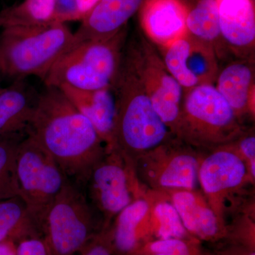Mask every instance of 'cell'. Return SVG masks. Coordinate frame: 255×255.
I'll use <instances>...</instances> for the list:
<instances>
[{
  "label": "cell",
  "instance_id": "9a60e30c",
  "mask_svg": "<svg viewBox=\"0 0 255 255\" xmlns=\"http://www.w3.org/2000/svg\"><path fill=\"white\" fill-rule=\"evenodd\" d=\"M143 0H100L82 18L73 45L112 38L127 26Z\"/></svg>",
  "mask_w": 255,
  "mask_h": 255
},
{
  "label": "cell",
  "instance_id": "d6986e66",
  "mask_svg": "<svg viewBox=\"0 0 255 255\" xmlns=\"http://www.w3.org/2000/svg\"><path fill=\"white\" fill-rule=\"evenodd\" d=\"M172 204L187 231L203 239H211L221 231V220L209 204L194 191L178 190Z\"/></svg>",
  "mask_w": 255,
  "mask_h": 255
},
{
  "label": "cell",
  "instance_id": "83f0119b",
  "mask_svg": "<svg viewBox=\"0 0 255 255\" xmlns=\"http://www.w3.org/2000/svg\"><path fill=\"white\" fill-rule=\"evenodd\" d=\"M233 147L245 159H248V168L252 179L255 177V137L254 134L243 133L232 142Z\"/></svg>",
  "mask_w": 255,
  "mask_h": 255
},
{
  "label": "cell",
  "instance_id": "e0dca14e",
  "mask_svg": "<svg viewBox=\"0 0 255 255\" xmlns=\"http://www.w3.org/2000/svg\"><path fill=\"white\" fill-rule=\"evenodd\" d=\"M98 132L108 149L112 144L117 103L113 87L86 91L63 85L58 87Z\"/></svg>",
  "mask_w": 255,
  "mask_h": 255
},
{
  "label": "cell",
  "instance_id": "30bf717a",
  "mask_svg": "<svg viewBox=\"0 0 255 255\" xmlns=\"http://www.w3.org/2000/svg\"><path fill=\"white\" fill-rule=\"evenodd\" d=\"M129 169L117 151L108 149L78 184L105 226L132 201Z\"/></svg>",
  "mask_w": 255,
  "mask_h": 255
},
{
  "label": "cell",
  "instance_id": "d4e9b609",
  "mask_svg": "<svg viewBox=\"0 0 255 255\" xmlns=\"http://www.w3.org/2000/svg\"><path fill=\"white\" fill-rule=\"evenodd\" d=\"M153 216L158 223V236L161 239H182L187 234L179 214L169 201H159L153 209Z\"/></svg>",
  "mask_w": 255,
  "mask_h": 255
},
{
  "label": "cell",
  "instance_id": "277c9868",
  "mask_svg": "<svg viewBox=\"0 0 255 255\" xmlns=\"http://www.w3.org/2000/svg\"><path fill=\"white\" fill-rule=\"evenodd\" d=\"M127 35L126 26L112 38L73 45L50 70L43 80L45 85H68L86 91L113 87L122 63Z\"/></svg>",
  "mask_w": 255,
  "mask_h": 255
},
{
  "label": "cell",
  "instance_id": "52a82bcc",
  "mask_svg": "<svg viewBox=\"0 0 255 255\" xmlns=\"http://www.w3.org/2000/svg\"><path fill=\"white\" fill-rule=\"evenodd\" d=\"M16 167L19 196L41 230L47 210L68 179L54 159L28 134L18 146Z\"/></svg>",
  "mask_w": 255,
  "mask_h": 255
},
{
  "label": "cell",
  "instance_id": "7402d4cb",
  "mask_svg": "<svg viewBox=\"0 0 255 255\" xmlns=\"http://www.w3.org/2000/svg\"><path fill=\"white\" fill-rule=\"evenodd\" d=\"M55 0H24L0 11V28L54 23Z\"/></svg>",
  "mask_w": 255,
  "mask_h": 255
},
{
  "label": "cell",
  "instance_id": "8fae6325",
  "mask_svg": "<svg viewBox=\"0 0 255 255\" xmlns=\"http://www.w3.org/2000/svg\"><path fill=\"white\" fill-rule=\"evenodd\" d=\"M164 65L184 92L204 85H214L219 58L212 47L187 33L162 48Z\"/></svg>",
  "mask_w": 255,
  "mask_h": 255
},
{
  "label": "cell",
  "instance_id": "484cf974",
  "mask_svg": "<svg viewBox=\"0 0 255 255\" xmlns=\"http://www.w3.org/2000/svg\"><path fill=\"white\" fill-rule=\"evenodd\" d=\"M106 226L81 251L75 255H112V233Z\"/></svg>",
  "mask_w": 255,
  "mask_h": 255
},
{
  "label": "cell",
  "instance_id": "7a4b0ae2",
  "mask_svg": "<svg viewBox=\"0 0 255 255\" xmlns=\"http://www.w3.org/2000/svg\"><path fill=\"white\" fill-rule=\"evenodd\" d=\"M113 89L117 114L110 149L117 151L131 168L139 157L174 137L124 53Z\"/></svg>",
  "mask_w": 255,
  "mask_h": 255
},
{
  "label": "cell",
  "instance_id": "ffe728a7",
  "mask_svg": "<svg viewBox=\"0 0 255 255\" xmlns=\"http://www.w3.org/2000/svg\"><path fill=\"white\" fill-rule=\"evenodd\" d=\"M183 1L187 9V33L212 47L218 58L223 57L226 49L220 32L217 0Z\"/></svg>",
  "mask_w": 255,
  "mask_h": 255
},
{
  "label": "cell",
  "instance_id": "6da1fadb",
  "mask_svg": "<svg viewBox=\"0 0 255 255\" xmlns=\"http://www.w3.org/2000/svg\"><path fill=\"white\" fill-rule=\"evenodd\" d=\"M26 132L78 184L108 150L91 122L58 87H46L39 95Z\"/></svg>",
  "mask_w": 255,
  "mask_h": 255
},
{
  "label": "cell",
  "instance_id": "603a6c76",
  "mask_svg": "<svg viewBox=\"0 0 255 255\" xmlns=\"http://www.w3.org/2000/svg\"><path fill=\"white\" fill-rule=\"evenodd\" d=\"M150 205L144 199L132 201L117 216L112 233V246L122 254L130 253L136 244V231Z\"/></svg>",
  "mask_w": 255,
  "mask_h": 255
},
{
  "label": "cell",
  "instance_id": "ac0fdd59",
  "mask_svg": "<svg viewBox=\"0 0 255 255\" xmlns=\"http://www.w3.org/2000/svg\"><path fill=\"white\" fill-rule=\"evenodd\" d=\"M38 97L24 79L0 89V136L26 132Z\"/></svg>",
  "mask_w": 255,
  "mask_h": 255
},
{
  "label": "cell",
  "instance_id": "1f68e13d",
  "mask_svg": "<svg viewBox=\"0 0 255 255\" xmlns=\"http://www.w3.org/2000/svg\"><path fill=\"white\" fill-rule=\"evenodd\" d=\"M100 1V0H78L80 11H81L83 18L91 10L92 8Z\"/></svg>",
  "mask_w": 255,
  "mask_h": 255
},
{
  "label": "cell",
  "instance_id": "5b68a950",
  "mask_svg": "<svg viewBox=\"0 0 255 255\" xmlns=\"http://www.w3.org/2000/svg\"><path fill=\"white\" fill-rule=\"evenodd\" d=\"M243 132L241 120L214 85L184 92L175 138L191 147L216 148L232 143Z\"/></svg>",
  "mask_w": 255,
  "mask_h": 255
},
{
  "label": "cell",
  "instance_id": "2e32d148",
  "mask_svg": "<svg viewBox=\"0 0 255 255\" xmlns=\"http://www.w3.org/2000/svg\"><path fill=\"white\" fill-rule=\"evenodd\" d=\"M254 60L238 59L219 71L214 86L238 118L255 114Z\"/></svg>",
  "mask_w": 255,
  "mask_h": 255
},
{
  "label": "cell",
  "instance_id": "4fadbf2b",
  "mask_svg": "<svg viewBox=\"0 0 255 255\" xmlns=\"http://www.w3.org/2000/svg\"><path fill=\"white\" fill-rule=\"evenodd\" d=\"M220 32L226 49L238 59L253 60L255 46L254 0H217Z\"/></svg>",
  "mask_w": 255,
  "mask_h": 255
},
{
  "label": "cell",
  "instance_id": "5bb4252c",
  "mask_svg": "<svg viewBox=\"0 0 255 255\" xmlns=\"http://www.w3.org/2000/svg\"><path fill=\"white\" fill-rule=\"evenodd\" d=\"M138 11L142 31L161 48L187 33V9L183 0H143Z\"/></svg>",
  "mask_w": 255,
  "mask_h": 255
},
{
  "label": "cell",
  "instance_id": "3957f363",
  "mask_svg": "<svg viewBox=\"0 0 255 255\" xmlns=\"http://www.w3.org/2000/svg\"><path fill=\"white\" fill-rule=\"evenodd\" d=\"M0 34V73L16 80L36 76L44 80L74 43L65 23L6 26Z\"/></svg>",
  "mask_w": 255,
  "mask_h": 255
},
{
  "label": "cell",
  "instance_id": "ba28073f",
  "mask_svg": "<svg viewBox=\"0 0 255 255\" xmlns=\"http://www.w3.org/2000/svg\"><path fill=\"white\" fill-rule=\"evenodd\" d=\"M124 56L174 136L184 97L182 87L167 70L162 56L142 37L124 50Z\"/></svg>",
  "mask_w": 255,
  "mask_h": 255
},
{
  "label": "cell",
  "instance_id": "f546056e",
  "mask_svg": "<svg viewBox=\"0 0 255 255\" xmlns=\"http://www.w3.org/2000/svg\"><path fill=\"white\" fill-rule=\"evenodd\" d=\"M16 255H50L43 237H30L16 243Z\"/></svg>",
  "mask_w": 255,
  "mask_h": 255
},
{
  "label": "cell",
  "instance_id": "44dd1931",
  "mask_svg": "<svg viewBox=\"0 0 255 255\" xmlns=\"http://www.w3.org/2000/svg\"><path fill=\"white\" fill-rule=\"evenodd\" d=\"M39 236L41 227L19 196L0 201V243Z\"/></svg>",
  "mask_w": 255,
  "mask_h": 255
},
{
  "label": "cell",
  "instance_id": "f1b7e54d",
  "mask_svg": "<svg viewBox=\"0 0 255 255\" xmlns=\"http://www.w3.org/2000/svg\"><path fill=\"white\" fill-rule=\"evenodd\" d=\"M82 18L78 0H55V23L82 21Z\"/></svg>",
  "mask_w": 255,
  "mask_h": 255
},
{
  "label": "cell",
  "instance_id": "836d02e7",
  "mask_svg": "<svg viewBox=\"0 0 255 255\" xmlns=\"http://www.w3.org/2000/svg\"><path fill=\"white\" fill-rule=\"evenodd\" d=\"M1 87H0V89H1Z\"/></svg>",
  "mask_w": 255,
  "mask_h": 255
},
{
  "label": "cell",
  "instance_id": "d6a6232c",
  "mask_svg": "<svg viewBox=\"0 0 255 255\" xmlns=\"http://www.w3.org/2000/svg\"><path fill=\"white\" fill-rule=\"evenodd\" d=\"M251 255H255V253H251Z\"/></svg>",
  "mask_w": 255,
  "mask_h": 255
},
{
  "label": "cell",
  "instance_id": "4316f807",
  "mask_svg": "<svg viewBox=\"0 0 255 255\" xmlns=\"http://www.w3.org/2000/svg\"><path fill=\"white\" fill-rule=\"evenodd\" d=\"M154 255H191L190 248L182 239H161L151 243Z\"/></svg>",
  "mask_w": 255,
  "mask_h": 255
},
{
  "label": "cell",
  "instance_id": "4dcf8cb0",
  "mask_svg": "<svg viewBox=\"0 0 255 255\" xmlns=\"http://www.w3.org/2000/svg\"><path fill=\"white\" fill-rule=\"evenodd\" d=\"M16 243L11 241L0 243V255H16Z\"/></svg>",
  "mask_w": 255,
  "mask_h": 255
},
{
  "label": "cell",
  "instance_id": "7c38bea8",
  "mask_svg": "<svg viewBox=\"0 0 255 255\" xmlns=\"http://www.w3.org/2000/svg\"><path fill=\"white\" fill-rule=\"evenodd\" d=\"M248 174V162L231 143L214 148L200 162L199 183L219 219L224 199L247 182Z\"/></svg>",
  "mask_w": 255,
  "mask_h": 255
},
{
  "label": "cell",
  "instance_id": "8992f818",
  "mask_svg": "<svg viewBox=\"0 0 255 255\" xmlns=\"http://www.w3.org/2000/svg\"><path fill=\"white\" fill-rule=\"evenodd\" d=\"M105 226L81 187L68 179L44 215L42 237L50 255H75Z\"/></svg>",
  "mask_w": 255,
  "mask_h": 255
},
{
  "label": "cell",
  "instance_id": "cb8c5ba5",
  "mask_svg": "<svg viewBox=\"0 0 255 255\" xmlns=\"http://www.w3.org/2000/svg\"><path fill=\"white\" fill-rule=\"evenodd\" d=\"M27 132L0 136V201L19 196L16 176V153Z\"/></svg>",
  "mask_w": 255,
  "mask_h": 255
},
{
  "label": "cell",
  "instance_id": "9c48e42d",
  "mask_svg": "<svg viewBox=\"0 0 255 255\" xmlns=\"http://www.w3.org/2000/svg\"><path fill=\"white\" fill-rule=\"evenodd\" d=\"M199 165L191 146L174 137L139 157L131 169L153 189L194 191L199 184Z\"/></svg>",
  "mask_w": 255,
  "mask_h": 255
}]
</instances>
